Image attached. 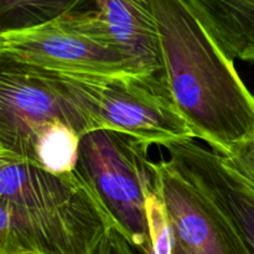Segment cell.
Returning <instances> with one entry per match:
<instances>
[{
    "label": "cell",
    "mask_w": 254,
    "mask_h": 254,
    "mask_svg": "<svg viewBox=\"0 0 254 254\" xmlns=\"http://www.w3.org/2000/svg\"><path fill=\"white\" fill-rule=\"evenodd\" d=\"M81 136L68 126L55 123L37 134L29 163L54 174L73 171Z\"/></svg>",
    "instance_id": "12"
},
{
    "label": "cell",
    "mask_w": 254,
    "mask_h": 254,
    "mask_svg": "<svg viewBox=\"0 0 254 254\" xmlns=\"http://www.w3.org/2000/svg\"><path fill=\"white\" fill-rule=\"evenodd\" d=\"M149 146L128 134L96 129L79 139L74 168L140 254H151L146 200L156 190V176Z\"/></svg>",
    "instance_id": "3"
},
{
    "label": "cell",
    "mask_w": 254,
    "mask_h": 254,
    "mask_svg": "<svg viewBox=\"0 0 254 254\" xmlns=\"http://www.w3.org/2000/svg\"><path fill=\"white\" fill-rule=\"evenodd\" d=\"M231 60L254 62V0H183Z\"/></svg>",
    "instance_id": "10"
},
{
    "label": "cell",
    "mask_w": 254,
    "mask_h": 254,
    "mask_svg": "<svg viewBox=\"0 0 254 254\" xmlns=\"http://www.w3.org/2000/svg\"><path fill=\"white\" fill-rule=\"evenodd\" d=\"M93 254H140L130 241L116 227L107 232Z\"/></svg>",
    "instance_id": "15"
},
{
    "label": "cell",
    "mask_w": 254,
    "mask_h": 254,
    "mask_svg": "<svg viewBox=\"0 0 254 254\" xmlns=\"http://www.w3.org/2000/svg\"><path fill=\"white\" fill-rule=\"evenodd\" d=\"M223 158L254 189V136L238 144Z\"/></svg>",
    "instance_id": "14"
},
{
    "label": "cell",
    "mask_w": 254,
    "mask_h": 254,
    "mask_svg": "<svg viewBox=\"0 0 254 254\" xmlns=\"http://www.w3.org/2000/svg\"><path fill=\"white\" fill-rule=\"evenodd\" d=\"M113 220L76 173L0 154V254H93Z\"/></svg>",
    "instance_id": "2"
},
{
    "label": "cell",
    "mask_w": 254,
    "mask_h": 254,
    "mask_svg": "<svg viewBox=\"0 0 254 254\" xmlns=\"http://www.w3.org/2000/svg\"><path fill=\"white\" fill-rule=\"evenodd\" d=\"M76 78L97 129L128 134L150 145L195 138L160 73Z\"/></svg>",
    "instance_id": "6"
},
{
    "label": "cell",
    "mask_w": 254,
    "mask_h": 254,
    "mask_svg": "<svg viewBox=\"0 0 254 254\" xmlns=\"http://www.w3.org/2000/svg\"><path fill=\"white\" fill-rule=\"evenodd\" d=\"M55 123L79 136L97 129L74 74L0 57V154L29 161L37 134Z\"/></svg>",
    "instance_id": "4"
},
{
    "label": "cell",
    "mask_w": 254,
    "mask_h": 254,
    "mask_svg": "<svg viewBox=\"0 0 254 254\" xmlns=\"http://www.w3.org/2000/svg\"><path fill=\"white\" fill-rule=\"evenodd\" d=\"M86 9H97L96 0H0V34L40 26Z\"/></svg>",
    "instance_id": "11"
},
{
    "label": "cell",
    "mask_w": 254,
    "mask_h": 254,
    "mask_svg": "<svg viewBox=\"0 0 254 254\" xmlns=\"http://www.w3.org/2000/svg\"><path fill=\"white\" fill-rule=\"evenodd\" d=\"M156 188L168 210L174 254H248L221 211L168 160L154 164Z\"/></svg>",
    "instance_id": "7"
},
{
    "label": "cell",
    "mask_w": 254,
    "mask_h": 254,
    "mask_svg": "<svg viewBox=\"0 0 254 254\" xmlns=\"http://www.w3.org/2000/svg\"><path fill=\"white\" fill-rule=\"evenodd\" d=\"M146 222L151 254H174L173 231L168 210L158 188L146 200Z\"/></svg>",
    "instance_id": "13"
},
{
    "label": "cell",
    "mask_w": 254,
    "mask_h": 254,
    "mask_svg": "<svg viewBox=\"0 0 254 254\" xmlns=\"http://www.w3.org/2000/svg\"><path fill=\"white\" fill-rule=\"evenodd\" d=\"M161 77L195 138L227 156L254 136V94L183 0H153Z\"/></svg>",
    "instance_id": "1"
},
{
    "label": "cell",
    "mask_w": 254,
    "mask_h": 254,
    "mask_svg": "<svg viewBox=\"0 0 254 254\" xmlns=\"http://www.w3.org/2000/svg\"><path fill=\"white\" fill-rule=\"evenodd\" d=\"M96 4L134 74L160 73V39L153 0H96Z\"/></svg>",
    "instance_id": "9"
},
{
    "label": "cell",
    "mask_w": 254,
    "mask_h": 254,
    "mask_svg": "<svg viewBox=\"0 0 254 254\" xmlns=\"http://www.w3.org/2000/svg\"><path fill=\"white\" fill-rule=\"evenodd\" d=\"M168 163L221 211L248 254H254V189L226 159L195 139L165 146Z\"/></svg>",
    "instance_id": "8"
},
{
    "label": "cell",
    "mask_w": 254,
    "mask_h": 254,
    "mask_svg": "<svg viewBox=\"0 0 254 254\" xmlns=\"http://www.w3.org/2000/svg\"><path fill=\"white\" fill-rule=\"evenodd\" d=\"M0 57L61 73L134 74L98 9L78 10L40 26L1 32Z\"/></svg>",
    "instance_id": "5"
}]
</instances>
